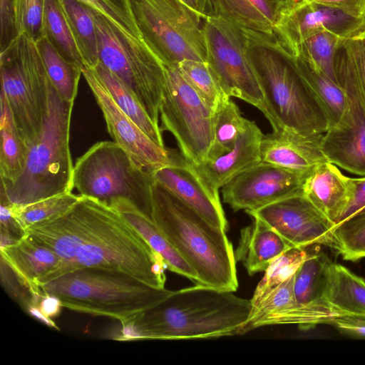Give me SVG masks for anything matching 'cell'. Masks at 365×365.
<instances>
[{
  "label": "cell",
  "mask_w": 365,
  "mask_h": 365,
  "mask_svg": "<svg viewBox=\"0 0 365 365\" xmlns=\"http://www.w3.org/2000/svg\"><path fill=\"white\" fill-rule=\"evenodd\" d=\"M83 195L72 192L62 193L26 205L10 203V210L21 227L26 230L36 224L61 215L73 207Z\"/></svg>",
  "instance_id": "obj_38"
},
{
  "label": "cell",
  "mask_w": 365,
  "mask_h": 365,
  "mask_svg": "<svg viewBox=\"0 0 365 365\" xmlns=\"http://www.w3.org/2000/svg\"><path fill=\"white\" fill-rule=\"evenodd\" d=\"M43 31L56 51L68 62L82 68L84 66L61 0H46Z\"/></svg>",
  "instance_id": "obj_33"
},
{
  "label": "cell",
  "mask_w": 365,
  "mask_h": 365,
  "mask_svg": "<svg viewBox=\"0 0 365 365\" xmlns=\"http://www.w3.org/2000/svg\"><path fill=\"white\" fill-rule=\"evenodd\" d=\"M364 28V20L310 0H298L281 5L274 26V41L264 46L294 54L304 41L322 32L330 31L351 38L359 36Z\"/></svg>",
  "instance_id": "obj_13"
},
{
  "label": "cell",
  "mask_w": 365,
  "mask_h": 365,
  "mask_svg": "<svg viewBox=\"0 0 365 365\" xmlns=\"http://www.w3.org/2000/svg\"><path fill=\"white\" fill-rule=\"evenodd\" d=\"M61 1L84 65L96 67L99 53L93 10L78 0Z\"/></svg>",
  "instance_id": "obj_31"
},
{
  "label": "cell",
  "mask_w": 365,
  "mask_h": 365,
  "mask_svg": "<svg viewBox=\"0 0 365 365\" xmlns=\"http://www.w3.org/2000/svg\"><path fill=\"white\" fill-rule=\"evenodd\" d=\"M346 39L330 31L322 32L304 41L292 55L299 56L312 68L338 83L334 66L335 56Z\"/></svg>",
  "instance_id": "obj_36"
},
{
  "label": "cell",
  "mask_w": 365,
  "mask_h": 365,
  "mask_svg": "<svg viewBox=\"0 0 365 365\" xmlns=\"http://www.w3.org/2000/svg\"><path fill=\"white\" fill-rule=\"evenodd\" d=\"M364 211H365V176L350 178V193L348 202L336 225Z\"/></svg>",
  "instance_id": "obj_43"
},
{
  "label": "cell",
  "mask_w": 365,
  "mask_h": 365,
  "mask_svg": "<svg viewBox=\"0 0 365 365\" xmlns=\"http://www.w3.org/2000/svg\"><path fill=\"white\" fill-rule=\"evenodd\" d=\"M274 1L279 3L280 4H287V3L298 1V0H274Z\"/></svg>",
  "instance_id": "obj_51"
},
{
  "label": "cell",
  "mask_w": 365,
  "mask_h": 365,
  "mask_svg": "<svg viewBox=\"0 0 365 365\" xmlns=\"http://www.w3.org/2000/svg\"><path fill=\"white\" fill-rule=\"evenodd\" d=\"M101 14L124 32L142 38L132 13L130 0H78Z\"/></svg>",
  "instance_id": "obj_42"
},
{
  "label": "cell",
  "mask_w": 365,
  "mask_h": 365,
  "mask_svg": "<svg viewBox=\"0 0 365 365\" xmlns=\"http://www.w3.org/2000/svg\"><path fill=\"white\" fill-rule=\"evenodd\" d=\"M39 232L64 267L58 276L78 268L97 267L165 288L167 267L163 259L106 203L83 196L64 213L42 222Z\"/></svg>",
  "instance_id": "obj_1"
},
{
  "label": "cell",
  "mask_w": 365,
  "mask_h": 365,
  "mask_svg": "<svg viewBox=\"0 0 365 365\" xmlns=\"http://www.w3.org/2000/svg\"><path fill=\"white\" fill-rule=\"evenodd\" d=\"M81 70L114 142L128 153L138 167L149 173L169 163L168 149L153 141L118 106L91 68L84 65Z\"/></svg>",
  "instance_id": "obj_16"
},
{
  "label": "cell",
  "mask_w": 365,
  "mask_h": 365,
  "mask_svg": "<svg viewBox=\"0 0 365 365\" xmlns=\"http://www.w3.org/2000/svg\"><path fill=\"white\" fill-rule=\"evenodd\" d=\"M241 230L236 261L241 262L250 275L267 269L282 253L292 247L277 231L259 217Z\"/></svg>",
  "instance_id": "obj_24"
},
{
  "label": "cell",
  "mask_w": 365,
  "mask_h": 365,
  "mask_svg": "<svg viewBox=\"0 0 365 365\" xmlns=\"http://www.w3.org/2000/svg\"><path fill=\"white\" fill-rule=\"evenodd\" d=\"M339 85L365 114V37L345 40L335 56Z\"/></svg>",
  "instance_id": "obj_28"
},
{
  "label": "cell",
  "mask_w": 365,
  "mask_h": 365,
  "mask_svg": "<svg viewBox=\"0 0 365 365\" xmlns=\"http://www.w3.org/2000/svg\"><path fill=\"white\" fill-rule=\"evenodd\" d=\"M170 162L150 173L153 180L196 211L214 226L227 231L228 222L219 190L214 188L196 165L180 152L168 149Z\"/></svg>",
  "instance_id": "obj_17"
},
{
  "label": "cell",
  "mask_w": 365,
  "mask_h": 365,
  "mask_svg": "<svg viewBox=\"0 0 365 365\" xmlns=\"http://www.w3.org/2000/svg\"><path fill=\"white\" fill-rule=\"evenodd\" d=\"M14 0H0V51L18 36L14 14Z\"/></svg>",
  "instance_id": "obj_44"
},
{
  "label": "cell",
  "mask_w": 365,
  "mask_h": 365,
  "mask_svg": "<svg viewBox=\"0 0 365 365\" xmlns=\"http://www.w3.org/2000/svg\"><path fill=\"white\" fill-rule=\"evenodd\" d=\"M330 325L344 334L365 339V317L341 315L335 317Z\"/></svg>",
  "instance_id": "obj_46"
},
{
  "label": "cell",
  "mask_w": 365,
  "mask_h": 365,
  "mask_svg": "<svg viewBox=\"0 0 365 365\" xmlns=\"http://www.w3.org/2000/svg\"><path fill=\"white\" fill-rule=\"evenodd\" d=\"M118 106L156 144L165 148L160 127L150 118L133 93L103 64L91 68Z\"/></svg>",
  "instance_id": "obj_30"
},
{
  "label": "cell",
  "mask_w": 365,
  "mask_h": 365,
  "mask_svg": "<svg viewBox=\"0 0 365 365\" xmlns=\"http://www.w3.org/2000/svg\"><path fill=\"white\" fill-rule=\"evenodd\" d=\"M322 135H305L284 128L272 129V133L264 135L262 139L261 160L307 173L327 161L321 148Z\"/></svg>",
  "instance_id": "obj_19"
},
{
  "label": "cell",
  "mask_w": 365,
  "mask_h": 365,
  "mask_svg": "<svg viewBox=\"0 0 365 365\" xmlns=\"http://www.w3.org/2000/svg\"><path fill=\"white\" fill-rule=\"evenodd\" d=\"M46 0H14V14L18 34H24L37 42L43 36Z\"/></svg>",
  "instance_id": "obj_41"
},
{
  "label": "cell",
  "mask_w": 365,
  "mask_h": 365,
  "mask_svg": "<svg viewBox=\"0 0 365 365\" xmlns=\"http://www.w3.org/2000/svg\"><path fill=\"white\" fill-rule=\"evenodd\" d=\"M344 118L322 136L321 148L327 161L347 172L365 176V114L351 98Z\"/></svg>",
  "instance_id": "obj_18"
},
{
  "label": "cell",
  "mask_w": 365,
  "mask_h": 365,
  "mask_svg": "<svg viewBox=\"0 0 365 365\" xmlns=\"http://www.w3.org/2000/svg\"><path fill=\"white\" fill-rule=\"evenodd\" d=\"M177 68L212 113L229 97L220 86L207 62L186 59L180 62Z\"/></svg>",
  "instance_id": "obj_39"
},
{
  "label": "cell",
  "mask_w": 365,
  "mask_h": 365,
  "mask_svg": "<svg viewBox=\"0 0 365 365\" xmlns=\"http://www.w3.org/2000/svg\"><path fill=\"white\" fill-rule=\"evenodd\" d=\"M331 260L324 253L309 254L294 274V291L299 304L324 302L326 272Z\"/></svg>",
  "instance_id": "obj_35"
},
{
  "label": "cell",
  "mask_w": 365,
  "mask_h": 365,
  "mask_svg": "<svg viewBox=\"0 0 365 365\" xmlns=\"http://www.w3.org/2000/svg\"><path fill=\"white\" fill-rule=\"evenodd\" d=\"M306 248L292 247L269 265L250 299L251 309L255 308L272 290L295 274L309 255Z\"/></svg>",
  "instance_id": "obj_37"
},
{
  "label": "cell",
  "mask_w": 365,
  "mask_h": 365,
  "mask_svg": "<svg viewBox=\"0 0 365 365\" xmlns=\"http://www.w3.org/2000/svg\"><path fill=\"white\" fill-rule=\"evenodd\" d=\"M160 118L161 131L172 133L187 160L205 161L213 138L212 112L177 67H166Z\"/></svg>",
  "instance_id": "obj_12"
},
{
  "label": "cell",
  "mask_w": 365,
  "mask_h": 365,
  "mask_svg": "<svg viewBox=\"0 0 365 365\" xmlns=\"http://www.w3.org/2000/svg\"><path fill=\"white\" fill-rule=\"evenodd\" d=\"M322 297L342 315L365 317V280L341 264L329 262Z\"/></svg>",
  "instance_id": "obj_27"
},
{
  "label": "cell",
  "mask_w": 365,
  "mask_h": 365,
  "mask_svg": "<svg viewBox=\"0 0 365 365\" xmlns=\"http://www.w3.org/2000/svg\"><path fill=\"white\" fill-rule=\"evenodd\" d=\"M306 173L261 161L225 185L222 200L234 211H255L302 192Z\"/></svg>",
  "instance_id": "obj_15"
},
{
  "label": "cell",
  "mask_w": 365,
  "mask_h": 365,
  "mask_svg": "<svg viewBox=\"0 0 365 365\" xmlns=\"http://www.w3.org/2000/svg\"><path fill=\"white\" fill-rule=\"evenodd\" d=\"M141 37L168 68L207 62L203 19L182 0H130Z\"/></svg>",
  "instance_id": "obj_10"
},
{
  "label": "cell",
  "mask_w": 365,
  "mask_h": 365,
  "mask_svg": "<svg viewBox=\"0 0 365 365\" xmlns=\"http://www.w3.org/2000/svg\"><path fill=\"white\" fill-rule=\"evenodd\" d=\"M185 4L197 13L202 19L214 15L212 0H182Z\"/></svg>",
  "instance_id": "obj_49"
},
{
  "label": "cell",
  "mask_w": 365,
  "mask_h": 365,
  "mask_svg": "<svg viewBox=\"0 0 365 365\" xmlns=\"http://www.w3.org/2000/svg\"><path fill=\"white\" fill-rule=\"evenodd\" d=\"M246 212L263 220L292 247H307L319 244L334 249L336 225L302 192Z\"/></svg>",
  "instance_id": "obj_14"
},
{
  "label": "cell",
  "mask_w": 365,
  "mask_h": 365,
  "mask_svg": "<svg viewBox=\"0 0 365 365\" xmlns=\"http://www.w3.org/2000/svg\"><path fill=\"white\" fill-rule=\"evenodd\" d=\"M36 46L47 76L59 97L66 101H74L81 68L63 58L45 36L36 42Z\"/></svg>",
  "instance_id": "obj_32"
},
{
  "label": "cell",
  "mask_w": 365,
  "mask_h": 365,
  "mask_svg": "<svg viewBox=\"0 0 365 365\" xmlns=\"http://www.w3.org/2000/svg\"><path fill=\"white\" fill-rule=\"evenodd\" d=\"M214 15L245 35L253 46L273 42L282 4L274 0H212Z\"/></svg>",
  "instance_id": "obj_20"
},
{
  "label": "cell",
  "mask_w": 365,
  "mask_h": 365,
  "mask_svg": "<svg viewBox=\"0 0 365 365\" xmlns=\"http://www.w3.org/2000/svg\"><path fill=\"white\" fill-rule=\"evenodd\" d=\"M207 63L224 93L256 107L267 106L259 81L252 44L237 29L212 15L203 19Z\"/></svg>",
  "instance_id": "obj_11"
},
{
  "label": "cell",
  "mask_w": 365,
  "mask_h": 365,
  "mask_svg": "<svg viewBox=\"0 0 365 365\" xmlns=\"http://www.w3.org/2000/svg\"><path fill=\"white\" fill-rule=\"evenodd\" d=\"M61 307H63L60 299L49 294H43L38 303L40 311L50 319L56 317L59 314Z\"/></svg>",
  "instance_id": "obj_48"
},
{
  "label": "cell",
  "mask_w": 365,
  "mask_h": 365,
  "mask_svg": "<svg viewBox=\"0 0 365 365\" xmlns=\"http://www.w3.org/2000/svg\"><path fill=\"white\" fill-rule=\"evenodd\" d=\"M357 37H365V28L364 29V31L362 32V34H361L359 36Z\"/></svg>",
  "instance_id": "obj_52"
},
{
  "label": "cell",
  "mask_w": 365,
  "mask_h": 365,
  "mask_svg": "<svg viewBox=\"0 0 365 365\" xmlns=\"http://www.w3.org/2000/svg\"><path fill=\"white\" fill-rule=\"evenodd\" d=\"M316 4L338 9L356 19L365 21V0H310Z\"/></svg>",
  "instance_id": "obj_47"
},
{
  "label": "cell",
  "mask_w": 365,
  "mask_h": 365,
  "mask_svg": "<svg viewBox=\"0 0 365 365\" xmlns=\"http://www.w3.org/2000/svg\"><path fill=\"white\" fill-rule=\"evenodd\" d=\"M1 91L27 148L38 136L47 113L51 84L36 43L21 34L0 51Z\"/></svg>",
  "instance_id": "obj_8"
},
{
  "label": "cell",
  "mask_w": 365,
  "mask_h": 365,
  "mask_svg": "<svg viewBox=\"0 0 365 365\" xmlns=\"http://www.w3.org/2000/svg\"><path fill=\"white\" fill-rule=\"evenodd\" d=\"M1 260L6 263L29 289L32 305H38L43 295L38 282L60 264L57 254L31 236L25 235L9 246L1 247Z\"/></svg>",
  "instance_id": "obj_21"
},
{
  "label": "cell",
  "mask_w": 365,
  "mask_h": 365,
  "mask_svg": "<svg viewBox=\"0 0 365 365\" xmlns=\"http://www.w3.org/2000/svg\"><path fill=\"white\" fill-rule=\"evenodd\" d=\"M109 205L115 208L160 256L167 269L187 278L195 284H199L195 270L173 247L151 217L126 198L113 199Z\"/></svg>",
  "instance_id": "obj_26"
},
{
  "label": "cell",
  "mask_w": 365,
  "mask_h": 365,
  "mask_svg": "<svg viewBox=\"0 0 365 365\" xmlns=\"http://www.w3.org/2000/svg\"><path fill=\"white\" fill-rule=\"evenodd\" d=\"M94 11L99 63L133 93L152 120L159 125L166 66L143 38L131 36Z\"/></svg>",
  "instance_id": "obj_6"
},
{
  "label": "cell",
  "mask_w": 365,
  "mask_h": 365,
  "mask_svg": "<svg viewBox=\"0 0 365 365\" xmlns=\"http://www.w3.org/2000/svg\"><path fill=\"white\" fill-rule=\"evenodd\" d=\"M74 101L62 100L51 83L42 129L28 148L24 168L11 184L1 182L13 205H26L72 192L73 165L70 151V125Z\"/></svg>",
  "instance_id": "obj_5"
},
{
  "label": "cell",
  "mask_w": 365,
  "mask_h": 365,
  "mask_svg": "<svg viewBox=\"0 0 365 365\" xmlns=\"http://www.w3.org/2000/svg\"><path fill=\"white\" fill-rule=\"evenodd\" d=\"M252 53L267 106L264 116L272 129L324 134L327 118L291 63L266 46H253Z\"/></svg>",
  "instance_id": "obj_7"
},
{
  "label": "cell",
  "mask_w": 365,
  "mask_h": 365,
  "mask_svg": "<svg viewBox=\"0 0 365 365\" xmlns=\"http://www.w3.org/2000/svg\"><path fill=\"white\" fill-rule=\"evenodd\" d=\"M0 227L1 233L6 234L16 240L25 235V230L12 215L9 201L3 187H0Z\"/></svg>",
  "instance_id": "obj_45"
},
{
  "label": "cell",
  "mask_w": 365,
  "mask_h": 365,
  "mask_svg": "<svg viewBox=\"0 0 365 365\" xmlns=\"http://www.w3.org/2000/svg\"><path fill=\"white\" fill-rule=\"evenodd\" d=\"M247 120L230 97L225 99L212 113L213 138L205 160H213L230 150Z\"/></svg>",
  "instance_id": "obj_34"
},
{
  "label": "cell",
  "mask_w": 365,
  "mask_h": 365,
  "mask_svg": "<svg viewBox=\"0 0 365 365\" xmlns=\"http://www.w3.org/2000/svg\"><path fill=\"white\" fill-rule=\"evenodd\" d=\"M0 176L4 185L13 183L21 174L28 148L16 125L4 94H0Z\"/></svg>",
  "instance_id": "obj_29"
},
{
  "label": "cell",
  "mask_w": 365,
  "mask_h": 365,
  "mask_svg": "<svg viewBox=\"0 0 365 365\" xmlns=\"http://www.w3.org/2000/svg\"><path fill=\"white\" fill-rule=\"evenodd\" d=\"M263 133L255 121L245 126L230 150L220 156L195 165L214 188L220 190L238 175L261 162Z\"/></svg>",
  "instance_id": "obj_22"
},
{
  "label": "cell",
  "mask_w": 365,
  "mask_h": 365,
  "mask_svg": "<svg viewBox=\"0 0 365 365\" xmlns=\"http://www.w3.org/2000/svg\"><path fill=\"white\" fill-rule=\"evenodd\" d=\"M43 294L58 298L62 307L125 325L153 308L172 292L151 287L123 272L81 267L38 284Z\"/></svg>",
  "instance_id": "obj_4"
},
{
  "label": "cell",
  "mask_w": 365,
  "mask_h": 365,
  "mask_svg": "<svg viewBox=\"0 0 365 365\" xmlns=\"http://www.w3.org/2000/svg\"><path fill=\"white\" fill-rule=\"evenodd\" d=\"M272 49L284 57L293 66L323 112L329 128L338 125L351 108L350 98L344 90L299 56L279 48Z\"/></svg>",
  "instance_id": "obj_25"
},
{
  "label": "cell",
  "mask_w": 365,
  "mask_h": 365,
  "mask_svg": "<svg viewBox=\"0 0 365 365\" xmlns=\"http://www.w3.org/2000/svg\"><path fill=\"white\" fill-rule=\"evenodd\" d=\"M27 312L33 317L44 323L48 327L55 329H59L52 319L47 317L40 311L38 306L31 305L27 309Z\"/></svg>",
  "instance_id": "obj_50"
},
{
  "label": "cell",
  "mask_w": 365,
  "mask_h": 365,
  "mask_svg": "<svg viewBox=\"0 0 365 365\" xmlns=\"http://www.w3.org/2000/svg\"><path fill=\"white\" fill-rule=\"evenodd\" d=\"M302 194L329 220L337 224L350 193V178L329 161L307 172L303 180Z\"/></svg>",
  "instance_id": "obj_23"
},
{
  "label": "cell",
  "mask_w": 365,
  "mask_h": 365,
  "mask_svg": "<svg viewBox=\"0 0 365 365\" xmlns=\"http://www.w3.org/2000/svg\"><path fill=\"white\" fill-rule=\"evenodd\" d=\"M334 250L345 260L365 258V211L336 225Z\"/></svg>",
  "instance_id": "obj_40"
},
{
  "label": "cell",
  "mask_w": 365,
  "mask_h": 365,
  "mask_svg": "<svg viewBox=\"0 0 365 365\" xmlns=\"http://www.w3.org/2000/svg\"><path fill=\"white\" fill-rule=\"evenodd\" d=\"M151 174L138 167L114 141L95 143L73 167V187L80 195L110 204L123 197L151 217Z\"/></svg>",
  "instance_id": "obj_9"
},
{
  "label": "cell",
  "mask_w": 365,
  "mask_h": 365,
  "mask_svg": "<svg viewBox=\"0 0 365 365\" xmlns=\"http://www.w3.org/2000/svg\"><path fill=\"white\" fill-rule=\"evenodd\" d=\"M250 299L233 292L195 284L171 293L122 326L120 341L214 338L242 334Z\"/></svg>",
  "instance_id": "obj_2"
},
{
  "label": "cell",
  "mask_w": 365,
  "mask_h": 365,
  "mask_svg": "<svg viewBox=\"0 0 365 365\" xmlns=\"http://www.w3.org/2000/svg\"><path fill=\"white\" fill-rule=\"evenodd\" d=\"M151 190L152 220L195 270L199 284L236 291L237 261L226 231L207 222L154 180Z\"/></svg>",
  "instance_id": "obj_3"
}]
</instances>
